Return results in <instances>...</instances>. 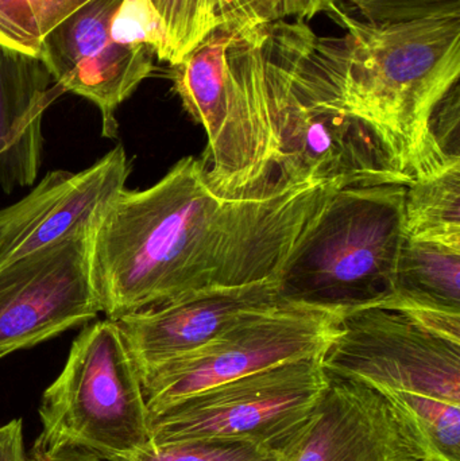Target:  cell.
Returning <instances> with one entry per match:
<instances>
[{"label": "cell", "mask_w": 460, "mask_h": 461, "mask_svg": "<svg viewBox=\"0 0 460 461\" xmlns=\"http://www.w3.org/2000/svg\"><path fill=\"white\" fill-rule=\"evenodd\" d=\"M339 183H275L246 196L216 194L202 159H180L158 183L124 188L95 233L103 284L127 311L258 282L280 281Z\"/></svg>", "instance_id": "6da1fadb"}, {"label": "cell", "mask_w": 460, "mask_h": 461, "mask_svg": "<svg viewBox=\"0 0 460 461\" xmlns=\"http://www.w3.org/2000/svg\"><path fill=\"white\" fill-rule=\"evenodd\" d=\"M332 13L347 30L321 37L340 107L372 129L392 167L410 184L459 161L440 148L432 118L459 83L460 16L372 24Z\"/></svg>", "instance_id": "7a4b0ae2"}, {"label": "cell", "mask_w": 460, "mask_h": 461, "mask_svg": "<svg viewBox=\"0 0 460 461\" xmlns=\"http://www.w3.org/2000/svg\"><path fill=\"white\" fill-rule=\"evenodd\" d=\"M280 123L277 183L410 185L369 126L340 107L321 37L302 21L256 26Z\"/></svg>", "instance_id": "3957f363"}, {"label": "cell", "mask_w": 460, "mask_h": 461, "mask_svg": "<svg viewBox=\"0 0 460 461\" xmlns=\"http://www.w3.org/2000/svg\"><path fill=\"white\" fill-rule=\"evenodd\" d=\"M405 189H338L281 276V300L347 313L385 301L396 287L407 239Z\"/></svg>", "instance_id": "277c9868"}, {"label": "cell", "mask_w": 460, "mask_h": 461, "mask_svg": "<svg viewBox=\"0 0 460 461\" xmlns=\"http://www.w3.org/2000/svg\"><path fill=\"white\" fill-rule=\"evenodd\" d=\"M34 451L77 448L123 461L150 444L142 381L115 321L84 328L43 393Z\"/></svg>", "instance_id": "5b68a950"}, {"label": "cell", "mask_w": 460, "mask_h": 461, "mask_svg": "<svg viewBox=\"0 0 460 461\" xmlns=\"http://www.w3.org/2000/svg\"><path fill=\"white\" fill-rule=\"evenodd\" d=\"M346 313L283 301L246 317L194 351L140 374L149 419L211 387L323 355Z\"/></svg>", "instance_id": "8992f818"}, {"label": "cell", "mask_w": 460, "mask_h": 461, "mask_svg": "<svg viewBox=\"0 0 460 461\" xmlns=\"http://www.w3.org/2000/svg\"><path fill=\"white\" fill-rule=\"evenodd\" d=\"M321 357L283 363L175 403L149 419L150 443L248 441L277 452L329 384Z\"/></svg>", "instance_id": "52a82bcc"}, {"label": "cell", "mask_w": 460, "mask_h": 461, "mask_svg": "<svg viewBox=\"0 0 460 461\" xmlns=\"http://www.w3.org/2000/svg\"><path fill=\"white\" fill-rule=\"evenodd\" d=\"M327 375L460 406V343L392 309L348 312L321 357Z\"/></svg>", "instance_id": "ba28073f"}, {"label": "cell", "mask_w": 460, "mask_h": 461, "mask_svg": "<svg viewBox=\"0 0 460 461\" xmlns=\"http://www.w3.org/2000/svg\"><path fill=\"white\" fill-rule=\"evenodd\" d=\"M88 235L0 266V359L86 324L102 312Z\"/></svg>", "instance_id": "9c48e42d"}, {"label": "cell", "mask_w": 460, "mask_h": 461, "mask_svg": "<svg viewBox=\"0 0 460 461\" xmlns=\"http://www.w3.org/2000/svg\"><path fill=\"white\" fill-rule=\"evenodd\" d=\"M122 0H91L43 41L41 61L54 83L88 99L102 113L103 137L118 138L115 113L153 73L156 54L119 45L110 21Z\"/></svg>", "instance_id": "30bf717a"}, {"label": "cell", "mask_w": 460, "mask_h": 461, "mask_svg": "<svg viewBox=\"0 0 460 461\" xmlns=\"http://www.w3.org/2000/svg\"><path fill=\"white\" fill-rule=\"evenodd\" d=\"M329 376L304 424L275 461H418V441L388 401L358 382Z\"/></svg>", "instance_id": "8fae6325"}, {"label": "cell", "mask_w": 460, "mask_h": 461, "mask_svg": "<svg viewBox=\"0 0 460 461\" xmlns=\"http://www.w3.org/2000/svg\"><path fill=\"white\" fill-rule=\"evenodd\" d=\"M131 172L123 146L83 172L54 170L21 202L0 210V266L92 233Z\"/></svg>", "instance_id": "7c38bea8"}, {"label": "cell", "mask_w": 460, "mask_h": 461, "mask_svg": "<svg viewBox=\"0 0 460 461\" xmlns=\"http://www.w3.org/2000/svg\"><path fill=\"white\" fill-rule=\"evenodd\" d=\"M278 282L210 290L118 320L140 374L204 346L232 325L283 303Z\"/></svg>", "instance_id": "4fadbf2b"}, {"label": "cell", "mask_w": 460, "mask_h": 461, "mask_svg": "<svg viewBox=\"0 0 460 461\" xmlns=\"http://www.w3.org/2000/svg\"><path fill=\"white\" fill-rule=\"evenodd\" d=\"M51 80L41 59L0 45V188L5 194L37 180L45 143L43 115L67 94Z\"/></svg>", "instance_id": "5bb4252c"}, {"label": "cell", "mask_w": 460, "mask_h": 461, "mask_svg": "<svg viewBox=\"0 0 460 461\" xmlns=\"http://www.w3.org/2000/svg\"><path fill=\"white\" fill-rule=\"evenodd\" d=\"M375 308L400 312L460 343V247L405 239L394 292Z\"/></svg>", "instance_id": "9a60e30c"}, {"label": "cell", "mask_w": 460, "mask_h": 461, "mask_svg": "<svg viewBox=\"0 0 460 461\" xmlns=\"http://www.w3.org/2000/svg\"><path fill=\"white\" fill-rule=\"evenodd\" d=\"M238 29L218 27L172 67L173 88L184 110L205 130L207 140L213 138L221 123L229 76L227 50Z\"/></svg>", "instance_id": "2e32d148"}, {"label": "cell", "mask_w": 460, "mask_h": 461, "mask_svg": "<svg viewBox=\"0 0 460 461\" xmlns=\"http://www.w3.org/2000/svg\"><path fill=\"white\" fill-rule=\"evenodd\" d=\"M405 236L460 247V159L405 189Z\"/></svg>", "instance_id": "e0dca14e"}, {"label": "cell", "mask_w": 460, "mask_h": 461, "mask_svg": "<svg viewBox=\"0 0 460 461\" xmlns=\"http://www.w3.org/2000/svg\"><path fill=\"white\" fill-rule=\"evenodd\" d=\"M91 0H0V45L40 59L45 38Z\"/></svg>", "instance_id": "ac0fdd59"}, {"label": "cell", "mask_w": 460, "mask_h": 461, "mask_svg": "<svg viewBox=\"0 0 460 461\" xmlns=\"http://www.w3.org/2000/svg\"><path fill=\"white\" fill-rule=\"evenodd\" d=\"M337 0H202L204 38L221 26L246 27L302 21L332 13Z\"/></svg>", "instance_id": "d6986e66"}, {"label": "cell", "mask_w": 460, "mask_h": 461, "mask_svg": "<svg viewBox=\"0 0 460 461\" xmlns=\"http://www.w3.org/2000/svg\"><path fill=\"white\" fill-rule=\"evenodd\" d=\"M110 37L119 45L150 49L159 61H172L167 30L151 0H122L110 21Z\"/></svg>", "instance_id": "ffe728a7"}, {"label": "cell", "mask_w": 460, "mask_h": 461, "mask_svg": "<svg viewBox=\"0 0 460 461\" xmlns=\"http://www.w3.org/2000/svg\"><path fill=\"white\" fill-rule=\"evenodd\" d=\"M277 452L259 444L235 440H199L149 444L123 461H275Z\"/></svg>", "instance_id": "44dd1931"}, {"label": "cell", "mask_w": 460, "mask_h": 461, "mask_svg": "<svg viewBox=\"0 0 460 461\" xmlns=\"http://www.w3.org/2000/svg\"><path fill=\"white\" fill-rule=\"evenodd\" d=\"M338 2V0H337ZM372 24H401L460 16V0H347Z\"/></svg>", "instance_id": "7402d4cb"}, {"label": "cell", "mask_w": 460, "mask_h": 461, "mask_svg": "<svg viewBox=\"0 0 460 461\" xmlns=\"http://www.w3.org/2000/svg\"><path fill=\"white\" fill-rule=\"evenodd\" d=\"M169 40L172 61L178 64L203 40L202 0H151Z\"/></svg>", "instance_id": "603a6c76"}, {"label": "cell", "mask_w": 460, "mask_h": 461, "mask_svg": "<svg viewBox=\"0 0 460 461\" xmlns=\"http://www.w3.org/2000/svg\"><path fill=\"white\" fill-rule=\"evenodd\" d=\"M460 96L459 83L453 86L446 95L445 99L437 105L432 118V131L442 150L450 158H460L459 154V126H460Z\"/></svg>", "instance_id": "cb8c5ba5"}, {"label": "cell", "mask_w": 460, "mask_h": 461, "mask_svg": "<svg viewBox=\"0 0 460 461\" xmlns=\"http://www.w3.org/2000/svg\"><path fill=\"white\" fill-rule=\"evenodd\" d=\"M0 461H27L22 420H13L0 427Z\"/></svg>", "instance_id": "d4e9b609"}, {"label": "cell", "mask_w": 460, "mask_h": 461, "mask_svg": "<svg viewBox=\"0 0 460 461\" xmlns=\"http://www.w3.org/2000/svg\"><path fill=\"white\" fill-rule=\"evenodd\" d=\"M27 461H105L96 455L77 448H61L56 451H34L32 449Z\"/></svg>", "instance_id": "484cf974"}, {"label": "cell", "mask_w": 460, "mask_h": 461, "mask_svg": "<svg viewBox=\"0 0 460 461\" xmlns=\"http://www.w3.org/2000/svg\"><path fill=\"white\" fill-rule=\"evenodd\" d=\"M418 461H439L435 459H429V457H423V459L418 460Z\"/></svg>", "instance_id": "4316f807"}]
</instances>
